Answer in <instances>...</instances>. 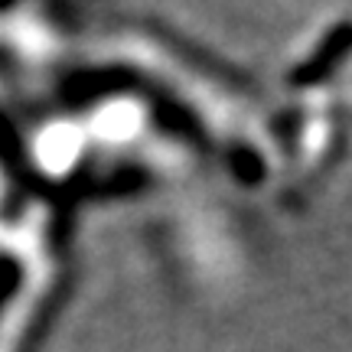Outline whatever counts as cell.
I'll use <instances>...</instances> for the list:
<instances>
[{"label":"cell","instance_id":"6da1fadb","mask_svg":"<svg viewBox=\"0 0 352 352\" xmlns=\"http://www.w3.org/2000/svg\"><path fill=\"white\" fill-rule=\"evenodd\" d=\"M349 52H352V20H346V23H336L327 36L320 39L316 52H310V59H303V63L290 72V82L297 88L320 85V82H327V78L349 59Z\"/></svg>","mask_w":352,"mask_h":352},{"label":"cell","instance_id":"7a4b0ae2","mask_svg":"<svg viewBox=\"0 0 352 352\" xmlns=\"http://www.w3.org/2000/svg\"><path fill=\"white\" fill-rule=\"evenodd\" d=\"M124 88H134V76L124 69H85V72L69 76V82L63 85V98L72 108H85L91 101L124 91Z\"/></svg>","mask_w":352,"mask_h":352},{"label":"cell","instance_id":"3957f363","mask_svg":"<svg viewBox=\"0 0 352 352\" xmlns=\"http://www.w3.org/2000/svg\"><path fill=\"white\" fill-rule=\"evenodd\" d=\"M0 166L7 173H26V151L20 131L13 127V121L0 111Z\"/></svg>","mask_w":352,"mask_h":352},{"label":"cell","instance_id":"277c9868","mask_svg":"<svg viewBox=\"0 0 352 352\" xmlns=\"http://www.w3.org/2000/svg\"><path fill=\"white\" fill-rule=\"evenodd\" d=\"M226 164H228V173L235 176L239 183H245V186H254V183L264 179V160L248 144H235V147L228 151Z\"/></svg>","mask_w":352,"mask_h":352},{"label":"cell","instance_id":"5b68a950","mask_svg":"<svg viewBox=\"0 0 352 352\" xmlns=\"http://www.w3.org/2000/svg\"><path fill=\"white\" fill-rule=\"evenodd\" d=\"M20 284H23V264L13 254H0V310L16 297Z\"/></svg>","mask_w":352,"mask_h":352}]
</instances>
